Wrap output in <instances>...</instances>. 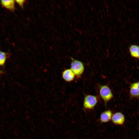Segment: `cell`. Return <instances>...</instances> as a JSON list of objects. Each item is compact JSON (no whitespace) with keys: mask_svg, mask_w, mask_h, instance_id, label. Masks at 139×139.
I'll return each mask as SVG.
<instances>
[{"mask_svg":"<svg viewBox=\"0 0 139 139\" xmlns=\"http://www.w3.org/2000/svg\"><path fill=\"white\" fill-rule=\"evenodd\" d=\"M71 62L70 69L75 76L79 78L83 74L85 69L84 65L81 61L71 57Z\"/></svg>","mask_w":139,"mask_h":139,"instance_id":"6da1fadb","label":"cell"},{"mask_svg":"<svg viewBox=\"0 0 139 139\" xmlns=\"http://www.w3.org/2000/svg\"><path fill=\"white\" fill-rule=\"evenodd\" d=\"M99 91L100 97L106 105L113 97L111 90L109 86L104 85H100Z\"/></svg>","mask_w":139,"mask_h":139,"instance_id":"7a4b0ae2","label":"cell"},{"mask_svg":"<svg viewBox=\"0 0 139 139\" xmlns=\"http://www.w3.org/2000/svg\"><path fill=\"white\" fill-rule=\"evenodd\" d=\"M98 102V98L96 96L90 94L85 95L83 103V108L86 110H92L94 108Z\"/></svg>","mask_w":139,"mask_h":139,"instance_id":"3957f363","label":"cell"},{"mask_svg":"<svg viewBox=\"0 0 139 139\" xmlns=\"http://www.w3.org/2000/svg\"><path fill=\"white\" fill-rule=\"evenodd\" d=\"M112 122L118 125H122L125 120L124 115L120 112H117L113 114L111 119Z\"/></svg>","mask_w":139,"mask_h":139,"instance_id":"277c9868","label":"cell"},{"mask_svg":"<svg viewBox=\"0 0 139 139\" xmlns=\"http://www.w3.org/2000/svg\"><path fill=\"white\" fill-rule=\"evenodd\" d=\"M129 93L131 98L139 99V81L133 83L131 84Z\"/></svg>","mask_w":139,"mask_h":139,"instance_id":"5b68a950","label":"cell"},{"mask_svg":"<svg viewBox=\"0 0 139 139\" xmlns=\"http://www.w3.org/2000/svg\"><path fill=\"white\" fill-rule=\"evenodd\" d=\"M112 115V112L111 110H106L101 114L99 119V121L101 123L108 122L111 120Z\"/></svg>","mask_w":139,"mask_h":139,"instance_id":"8992f818","label":"cell"},{"mask_svg":"<svg viewBox=\"0 0 139 139\" xmlns=\"http://www.w3.org/2000/svg\"><path fill=\"white\" fill-rule=\"evenodd\" d=\"M62 75L64 80L68 82L73 81L75 77V74L70 68L64 71L62 73Z\"/></svg>","mask_w":139,"mask_h":139,"instance_id":"52a82bcc","label":"cell"},{"mask_svg":"<svg viewBox=\"0 0 139 139\" xmlns=\"http://www.w3.org/2000/svg\"><path fill=\"white\" fill-rule=\"evenodd\" d=\"M129 49L132 57L139 59V46L136 45H131L129 47Z\"/></svg>","mask_w":139,"mask_h":139,"instance_id":"ba28073f","label":"cell"},{"mask_svg":"<svg viewBox=\"0 0 139 139\" xmlns=\"http://www.w3.org/2000/svg\"><path fill=\"white\" fill-rule=\"evenodd\" d=\"M1 3L3 6L8 9L13 10L15 8V2L13 0H2Z\"/></svg>","mask_w":139,"mask_h":139,"instance_id":"9c48e42d","label":"cell"},{"mask_svg":"<svg viewBox=\"0 0 139 139\" xmlns=\"http://www.w3.org/2000/svg\"><path fill=\"white\" fill-rule=\"evenodd\" d=\"M6 59L5 53L2 51H0V65H3L5 63Z\"/></svg>","mask_w":139,"mask_h":139,"instance_id":"30bf717a","label":"cell"},{"mask_svg":"<svg viewBox=\"0 0 139 139\" xmlns=\"http://www.w3.org/2000/svg\"><path fill=\"white\" fill-rule=\"evenodd\" d=\"M16 2L22 8L23 7V4L25 1L23 0H16Z\"/></svg>","mask_w":139,"mask_h":139,"instance_id":"8fae6325","label":"cell"},{"mask_svg":"<svg viewBox=\"0 0 139 139\" xmlns=\"http://www.w3.org/2000/svg\"></svg>","mask_w":139,"mask_h":139,"instance_id":"7c38bea8","label":"cell"}]
</instances>
